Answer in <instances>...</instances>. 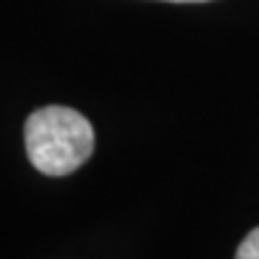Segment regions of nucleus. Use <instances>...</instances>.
Instances as JSON below:
<instances>
[{
    "mask_svg": "<svg viewBox=\"0 0 259 259\" xmlns=\"http://www.w3.org/2000/svg\"><path fill=\"white\" fill-rule=\"evenodd\" d=\"M24 147L38 173L70 176L92 156V122L67 106H44L24 122Z\"/></svg>",
    "mask_w": 259,
    "mask_h": 259,
    "instance_id": "nucleus-1",
    "label": "nucleus"
},
{
    "mask_svg": "<svg viewBox=\"0 0 259 259\" xmlns=\"http://www.w3.org/2000/svg\"><path fill=\"white\" fill-rule=\"evenodd\" d=\"M235 259H259V228H254V231L240 242Z\"/></svg>",
    "mask_w": 259,
    "mask_h": 259,
    "instance_id": "nucleus-2",
    "label": "nucleus"
},
{
    "mask_svg": "<svg viewBox=\"0 0 259 259\" xmlns=\"http://www.w3.org/2000/svg\"><path fill=\"white\" fill-rule=\"evenodd\" d=\"M168 3H206V0H168Z\"/></svg>",
    "mask_w": 259,
    "mask_h": 259,
    "instance_id": "nucleus-3",
    "label": "nucleus"
}]
</instances>
